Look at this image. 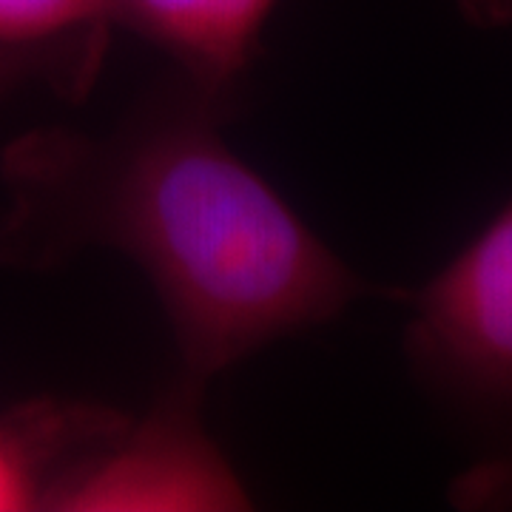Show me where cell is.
<instances>
[{
	"label": "cell",
	"mask_w": 512,
	"mask_h": 512,
	"mask_svg": "<svg viewBox=\"0 0 512 512\" xmlns=\"http://www.w3.org/2000/svg\"><path fill=\"white\" fill-rule=\"evenodd\" d=\"M228 117L171 74L117 126L35 128L0 154V265L46 274L86 251L131 259L163 305L174 379L202 393L373 291L225 143Z\"/></svg>",
	"instance_id": "cell-1"
},
{
	"label": "cell",
	"mask_w": 512,
	"mask_h": 512,
	"mask_svg": "<svg viewBox=\"0 0 512 512\" xmlns=\"http://www.w3.org/2000/svg\"><path fill=\"white\" fill-rule=\"evenodd\" d=\"M402 353L467 447L461 507H512V197L430 279L399 291Z\"/></svg>",
	"instance_id": "cell-2"
},
{
	"label": "cell",
	"mask_w": 512,
	"mask_h": 512,
	"mask_svg": "<svg viewBox=\"0 0 512 512\" xmlns=\"http://www.w3.org/2000/svg\"><path fill=\"white\" fill-rule=\"evenodd\" d=\"M202 399L171 376L140 419L120 410L57 484L49 510H251L245 481L202 424Z\"/></svg>",
	"instance_id": "cell-3"
},
{
	"label": "cell",
	"mask_w": 512,
	"mask_h": 512,
	"mask_svg": "<svg viewBox=\"0 0 512 512\" xmlns=\"http://www.w3.org/2000/svg\"><path fill=\"white\" fill-rule=\"evenodd\" d=\"M279 0H109L114 29L163 52L183 83L237 111Z\"/></svg>",
	"instance_id": "cell-4"
},
{
	"label": "cell",
	"mask_w": 512,
	"mask_h": 512,
	"mask_svg": "<svg viewBox=\"0 0 512 512\" xmlns=\"http://www.w3.org/2000/svg\"><path fill=\"white\" fill-rule=\"evenodd\" d=\"M120 410L106 404L32 399L0 413V512L49 510L74 458Z\"/></svg>",
	"instance_id": "cell-5"
},
{
	"label": "cell",
	"mask_w": 512,
	"mask_h": 512,
	"mask_svg": "<svg viewBox=\"0 0 512 512\" xmlns=\"http://www.w3.org/2000/svg\"><path fill=\"white\" fill-rule=\"evenodd\" d=\"M109 0H0V46L109 55Z\"/></svg>",
	"instance_id": "cell-6"
},
{
	"label": "cell",
	"mask_w": 512,
	"mask_h": 512,
	"mask_svg": "<svg viewBox=\"0 0 512 512\" xmlns=\"http://www.w3.org/2000/svg\"><path fill=\"white\" fill-rule=\"evenodd\" d=\"M106 55L83 49H26L0 46V100L43 86L57 97L80 103L92 94Z\"/></svg>",
	"instance_id": "cell-7"
},
{
	"label": "cell",
	"mask_w": 512,
	"mask_h": 512,
	"mask_svg": "<svg viewBox=\"0 0 512 512\" xmlns=\"http://www.w3.org/2000/svg\"><path fill=\"white\" fill-rule=\"evenodd\" d=\"M458 12L478 29H510L512 0H458Z\"/></svg>",
	"instance_id": "cell-8"
}]
</instances>
